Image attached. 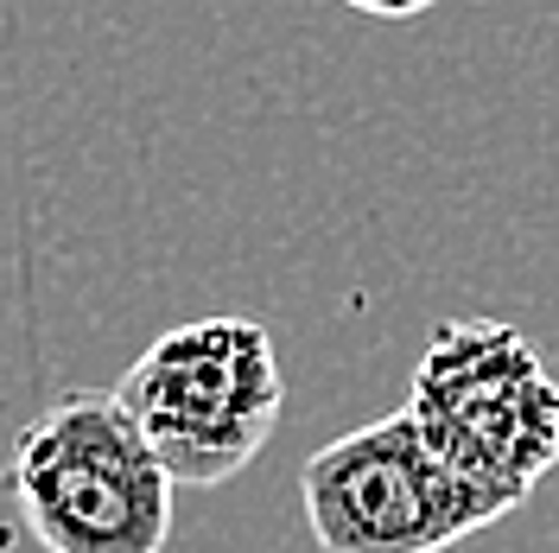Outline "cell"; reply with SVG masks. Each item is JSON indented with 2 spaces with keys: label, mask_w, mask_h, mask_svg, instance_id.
I'll return each instance as SVG.
<instances>
[{
  "label": "cell",
  "mask_w": 559,
  "mask_h": 553,
  "mask_svg": "<svg viewBox=\"0 0 559 553\" xmlns=\"http://www.w3.org/2000/svg\"><path fill=\"white\" fill-rule=\"evenodd\" d=\"M7 490L45 553H166L173 471L115 388H70L20 433Z\"/></svg>",
  "instance_id": "6da1fadb"
},
{
  "label": "cell",
  "mask_w": 559,
  "mask_h": 553,
  "mask_svg": "<svg viewBox=\"0 0 559 553\" xmlns=\"http://www.w3.org/2000/svg\"><path fill=\"white\" fill-rule=\"evenodd\" d=\"M407 420L464 484L509 509H522L559 464V381L502 318H445L426 338Z\"/></svg>",
  "instance_id": "7a4b0ae2"
},
{
  "label": "cell",
  "mask_w": 559,
  "mask_h": 553,
  "mask_svg": "<svg viewBox=\"0 0 559 553\" xmlns=\"http://www.w3.org/2000/svg\"><path fill=\"white\" fill-rule=\"evenodd\" d=\"M140 433L153 439L173 484L216 490L274 439L286 381L267 325L254 318H191L159 331L115 381Z\"/></svg>",
  "instance_id": "3957f363"
},
{
  "label": "cell",
  "mask_w": 559,
  "mask_h": 553,
  "mask_svg": "<svg viewBox=\"0 0 559 553\" xmlns=\"http://www.w3.org/2000/svg\"><path fill=\"white\" fill-rule=\"evenodd\" d=\"M299 496L324 553H445L509 516V503L464 484L419 439L407 408L318 446L299 471Z\"/></svg>",
  "instance_id": "277c9868"
},
{
  "label": "cell",
  "mask_w": 559,
  "mask_h": 553,
  "mask_svg": "<svg viewBox=\"0 0 559 553\" xmlns=\"http://www.w3.org/2000/svg\"><path fill=\"white\" fill-rule=\"evenodd\" d=\"M344 7H356V13H369V20H414V13H426V7H439V0H344Z\"/></svg>",
  "instance_id": "5b68a950"
}]
</instances>
